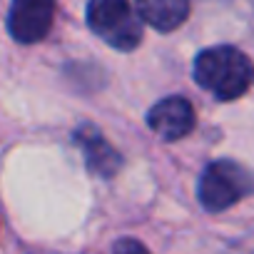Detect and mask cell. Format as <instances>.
Here are the masks:
<instances>
[{"label":"cell","instance_id":"6da1fadb","mask_svg":"<svg viewBox=\"0 0 254 254\" xmlns=\"http://www.w3.org/2000/svg\"><path fill=\"white\" fill-rule=\"evenodd\" d=\"M194 82L217 100L229 102L247 95L254 85V63L234 45H214L194 58Z\"/></svg>","mask_w":254,"mask_h":254},{"label":"cell","instance_id":"7a4b0ae2","mask_svg":"<svg viewBox=\"0 0 254 254\" xmlns=\"http://www.w3.org/2000/svg\"><path fill=\"white\" fill-rule=\"evenodd\" d=\"M87 25L110 48L132 53L142 43V20L130 0H90Z\"/></svg>","mask_w":254,"mask_h":254},{"label":"cell","instance_id":"3957f363","mask_svg":"<svg viewBox=\"0 0 254 254\" xmlns=\"http://www.w3.org/2000/svg\"><path fill=\"white\" fill-rule=\"evenodd\" d=\"M197 192L207 212H224L254 192V177L232 160H217L204 167Z\"/></svg>","mask_w":254,"mask_h":254},{"label":"cell","instance_id":"277c9868","mask_svg":"<svg viewBox=\"0 0 254 254\" xmlns=\"http://www.w3.org/2000/svg\"><path fill=\"white\" fill-rule=\"evenodd\" d=\"M55 20V0H13L8 30L23 45L40 43Z\"/></svg>","mask_w":254,"mask_h":254},{"label":"cell","instance_id":"5b68a950","mask_svg":"<svg viewBox=\"0 0 254 254\" xmlns=\"http://www.w3.org/2000/svg\"><path fill=\"white\" fill-rule=\"evenodd\" d=\"M147 125L150 130L165 140V142H175V140H182L187 137L194 125H197V115H194V107L187 97L182 95H170L160 102H155L147 112Z\"/></svg>","mask_w":254,"mask_h":254},{"label":"cell","instance_id":"8992f818","mask_svg":"<svg viewBox=\"0 0 254 254\" xmlns=\"http://www.w3.org/2000/svg\"><path fill=\"white\" fill-rule=\"evenodd\" d=\"M72 140H75V145L82 150L85 167H87L95 177L110 180V177H115L117 170L122 167V155L110 145V140L97 130L95 125H90V122L77 125L75 132H72Z\"/></svg>","mask_w":254,"mask_h":254},{"label":"cell","instance_id":"52a82bcc","mask_svg":"<svg viewBox=\"0 0 254 254\" xmlns=\"http://www.w3.org/2000/svg\"><path fill=\"white\" fill-rule=\"evenodd\" d=\"M142 23L160 33H172L190 18V0H135Z\"/></svg>","mask_w":254,"mask_h":254},{"label":"cell","instance_id":"ba28073f","mask_svg":"<svg viewBox=\"0 0 254 254\" xmlns=\"http://www.w3.org/2000/svg\"><path fill=\"white\" fill-rule=\"evenodd\" d=\"M112 254H150V249L140 242V239H132V237H122L112 244Z\"/></svg>","mask_w":254,"mask_h":254}]
</instances>
